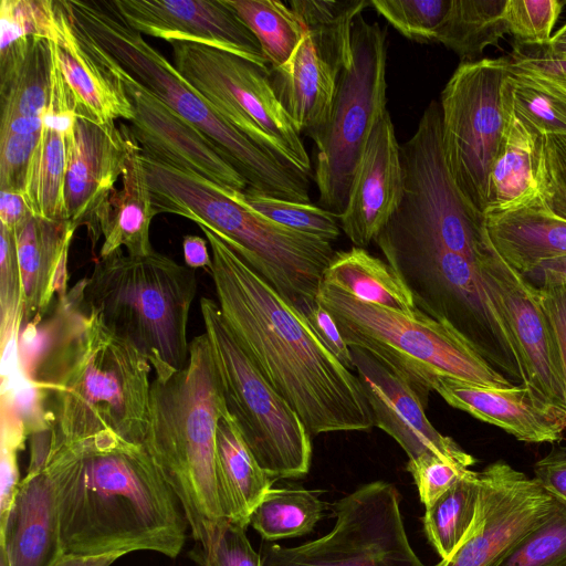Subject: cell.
<instances>
[{
  "label": "cell",
  "instance_id": "1",
  "mask_svg": "<svg viewBox=\"0 0 566 566\" xmlns=\"http://www.w3.org/2000/svg\"><path fill=\"white\" fill-rule=\"evenodd\" d=\"M199 228L211 249L209 273L226 325L307 431L370 430L373 413L358 377L269 282L214 232Z\"/></svg>",
  "mask_w": 566,
  "mask_h": 566
},
{
  "label": "cell",
  "instance_id": "2",
  "mask_svg": "<svg viewBox=\"0 0 566 566\" xmlns=\"http://www.w3.org/2000/svg\"><path fill=\"white\" fill-rule=\"evenodd\" d=\"M63 552L153 551L177 557L188 521L175 492L140 446L111 439L61 443L50 437Z\"/></svg>",
  "mask_w": 566,
  "mask_h": 566
},
{
  "label": "cell",
  "instance_id": "3",
  "mask_svg": "<svg viewBox=\"0 0 566 566\" xmlns=\"http://www.w3.org/2000/svg\"><path fill=\"white\" fill-rule=\"evenodd\" d=\"M36 334L42 350L27 378L53 401L51 439L61 443L112 439L140 446L151 366L85 306L78 282L57 298L54 315Z\"/></svg>",
  "mask_w": 566,
  "mask_h": 566
},
{
  "label": "cell",
  "instance_id": "4",
  "mask_svg": "<svg viewBox=\"0 0 566 566\" xmlns=\"http://www.w3.org/2000/svg\"><path fill=\"white\" fill-rule=\"evenodd\" d=\"M143 161L156 214H177L214 232L296 311L316 302L336 252L332 243L262 216L243 201V192L144 156Z\"/></svg>",
  "mask_w": 566,
  "mask_h": 566
},
{
  "label": "cell",
  "instance_id": "5",
  "mask_svg": "<svg viewBox=\"0 0 566 566\" xmlns=\"http://www.w3.org/2000/svg\"><path fill=\"white\" fill-rule=\"evenodd\" d=\"M185 368L151 380L142 449L175 492L196 543L223 517L216 479V430L227 412L207 335L190 340Z\"/></svg>",
  "mask_w": 566,
  "mask_h": 566
},
{
  "label": "cell",
  "instance_id": "6",
  "mask_svg": "<svg viewBox=\"0 0 566 566\" xmlns=\"http://www.w3.org/2000/svg\"><path fill=\"white\" fill-rule=\"evenodd\" d=\"M77 29L177 115L211 139L247 180L263 193L310 203L308 176L231 125L165 55L118 14L112 1H65Z\"/></svg>",
  "mask_w": 566,
  "mask_h": 566
},
{
  "label": "cell",
  "instance_id": "7",
  "mask_svg": "<svg viewBox=\"0 0 566 566\" xmlns=\"http://www.w3.org/2000/svg\"><path fill=\"white\" fill-rule=\"evenodd\" d=\"M78 283L85 306L148 360L156 378L185 368L189 312L197 294L193 269L156 251L132 256L119 249L98 258Z\"/></svg>",
  "mask_w": 566,
  "mask_h": 566
},
{
  "label": "cell",
  "instance_id": "8",
  "mask_svg": "<svg viewBox=\"0 0 566 566\" xmlns=\"http://www.w3.org/2000/svg\"><path fill=\"white\" fill-rule=\"evenodd\" d=\"M318 303L350 348L373 355L418 395L426 407L442 377L484 386H513L451 325L360 301L322 282Z\"/></svg>",
  "mask_w": 566,
  "mask_h": 566
},
{
  "label": "cell",
  "instance_id": "9",
  "mask_svg": "<svg viewBox=\"0 0 566 566\" xmlns=\"http://www.w3.org/2000/svg\"><path fill=\"white\" fill-rule=\"evenodd\" d=\"M200 311L228 413L253 457L275 480L304 476L312 460L305 424L242 350L218 303L201 297Z\"/></svg>",
  "mask_w": 566,
  "mask_h": 566
},
{
  "label": "cell",
  "instance_id": "10",
  "mask_svg": "<svg viewBox=\"0 0 566 566\" xmlns=\"http://www.w3.org/2000/svg\"><path fill=\"white\" fill-rule=\"evenodd\" d=\"M353 57L339 74L327 124L311 138L322 208L340 214L367 140L387 112V30L360 14L353 24Z\"/></svg>",
  "mask_w": 566,
  "mask_h": 566
},
{
  "label": "cell",
  "instance_id": "11",
  "mask_svg": "<svg viewBox=\"0 0 566 566\" xmlns=\"http://www.w3.org/2000/svg\"><path fill=\"white\" fill-rule=\"evenodd\" d=\"M170 45L180 75L231 125L308 176V154L274 93L270 67L199 43L175 41Z\"/></svg>",
  "mask_w": 566,
  "mask_h": 566
},
{
  "label": "cell",
  "instance_id": "12",
  "mask_svg": "<svg viewBox=\"0 0 566 566\" xmlns=\"http://www.w3.org/2000/svg\"><path fill=\"white\" fill-rule=\"evenodd\" d=\"M400 501L392 483L364 484L334 503L326 535L294 547L266 545L262 566H427L409 543Z\"/></svg>",
  "mask_w": 566,
  "mask_h": 566
},
{
  "label": "cell",
  "instance_id": "13",
  "mask_svg": "<svg viewBox=\"0 0 566 566\" xmlns=\"http://www.w3.org/2000/svg\"><path fill=\"white\" fill-rule=\"evenodd\" d=\"M507 57L460 63L441 92L446 161L459 189L480 211L505 127L503 83Z\"/></svg>",
  "mask_w": 566,
  "mask_h": 566
},
{
  "label": "cell",
  "instance_id": "14",
  "mask_svg": "<svg viewBox=\"0 0 566 566\" xmlns=\"http://www.w3.org/2000/svg\"><path fill=\"white\" fill-rule=\"evenodd\" d=\"M479 479L474 521L455 551L436 566H499L555 507L534 478L504 461L489 464Z\"/></svg>",
  "mask_w": 566,
  "mask_h": 566
},
{
  "label": "cell",
  "instance_id": "15",
  "mask_svg": "<svg viewBox=\"0 0 566 566\" xmlns=\"http://www.w3.org/2000/svg\"><path fill=\"white\" fill-rule=\"evenodd\" d=\"M480 265L485 291L514 343L522 385L541 401L565 413L558 350L539 290L511 268L494 244Z\"/></svg>",
  "mask_w": 566,
  "mask_h": 566
},
{
  "label": "cell",
  "instance_id": "16",
  "mask_svg": "<svg viewBox=\"0 0 566 566\" xmlns=\"http://www.w3.org/2000/svg\"><path fill=\"white\" fill-rule=\"evenodd\" d=\"M84 39L120 78L134 107L128 127L145 158L197 174L229 191L243 192L249 187L211 139L151 94L104 50Z\"/></svg>",
  "mask_w": 566,
  "mask_h": 566
},
{
  "label": "cell",
  "instance_id": "17",
  "mask_svg": "<svg viewBox=\"0 0 566 566\" xmlns=\"http://www.w3.org/2000/svg\"><path fill=\"white\" fill-rule=\"evenodd\" d=\"M52 64L50 41L33 39L21 56L0 66L1 189H23L50 101Z\"/></svg>",
  "mask_w": 566,
  "mask_h": 566
},
{
  "label": "cell",
  "instance_id": "18",
  "mask_svg": "<svg viewBox=\"0 0 566 566\" xmlns=\"http://www.w3.org/2000/svg\"><path fill=\"white\" fill-rule=\"evenodd\" d=\"M139 149L128 125H103L80 115L67 139L64 200L67 221L87 229L92 249L101 239L98 214L116 189L134 151Z\"/></svg>",
  "mask_w": 566,
  "mask_h": 566
},
{
  "label": "cell",
  "instance_id": "19",
  "mask_svg": "<svg viewBox=\"0 0 566 566\" xmlns=\"http://www.w3.org/2000/svg\"><path fill=\"white\" fill-rule=\"evenodd\" d=\"M120 18L140 34L199 43L268 67L255 35L226 0H112Z\"/></svg>",
  "mask_w": 566,
  "mask_h": 566
},
{
  "label": "cell",
  "instance_id": "20",
  "mask_svg": "<svg viewBox=\"0 0 566 566\" xmlns=\"http://www.w3.org/2000/svg\"><path fill=\"white\" fill-rule=\"evenodd\" d=\"M355 371L370 407L374 426L389 434L409 460L430 452L452 459L467 468L475 459L453 439L440 433L424 413L418 395L369 353L350 348Z\"/></svg>",
  "mask_w": 566,
  "mask_h": 566
},
{
  "label": "cell",
  "instance_id": "21",
  "mask_svg": "<svg viewBox=\"0 0 566 566\" xmlns=\"http://www.w3.org/2000/svg\"><path fill=\"white\" fill-rule=\"evenodd\" d=\"M403 189L400 145L387 111L367 140L339 214L340 229L354 247L365 249L376 240L399 208Z\"/></svg>",
  "mask_w": 566,
  "mask_h": 566
},
{
  "label": "cell",
  "instance_id": "22",
  "mask_svg": "<svg viewBox=\"0 0 566 566\" xmlns=\"http://www.w3.org/2000/svg\"><path fill=\"white\" fill-rule=\"evenodd\" d=\"M48 449L31 446L27 475L0 520V548L9 566H52L64 554L55 489L45 467Z\"/></svg>",
  "mask_w": 566,
  "mask_h": 566
},
{
  "label": "cell",
  "instance_id": "23",
  "mask_svg": "<svg viewBox=\"0 0 566 566\" xmlns=\"http://www.w3.org/2000/svg\"><path fill=\"white\" fill-rule=\"evenodd\" d=\"M434 391L451 407L500 427L521 441L556 442L566 429L565 413L541 401L523 385L499 388L442 377Z\"/></svg>",
  "mask_w": 566,
  "mask_h": 566
},
{
  "label": "cell",
  "instance_id": "24",
  "mask_svg": "<svg viewBox=\"0 0 566 566\" xmlns=\"http://www.w3.org/2000/svg\"><path fill=\"white\" fill-rule=\"evenodd\" d=\"M55 4L52 56L78 104L103 125L119 118L130 122L134 107L120 78L92 51L65 0Z\"/></svg>",
  "mask_w": 566,
  "mask_h": 566
},
{
  "label": "cell",
  "instance_id": "25",
  "mask_svg": "<svg viewBox=\"0 0 566 566\" xmlns=\"http://www.w3.org/2000/svg\"><path fill=\"white\" fill-rule=\"evenodd\" d=\"M76 228L32 214L15 229L23 292V324L40 323L57 298L67 294V258Z\"/></svg>",
  "mask_w": 566,
  "mask_h": 566
},
{
  "label": "cell",
  "instance_id": "26",
  "mask_svg": "<svg viewBox=\"0 0 566 566\" xmlns=\"http://www.w3.org/2000/svg\"><path fill=\"white\" fill-rule=\"evenodd\" d=\"M338 75L323 59L310 34L281 66L270 67V81L297 132L312 137L328 122Z\"/></svg>",
  "mask_w": 566,
  "mask_h": 566
},
{
  "label": "cell",
  "instance_id": "27",
  "mask_svg": "<svg viewBox=\"0 0 566 566\" xmlns=\"http://www.w3.org/2000/svg\"><path fill=\"white\" fill-rule=\"evenodd\" d=\"M484 216L496 251L522 275L542 260L566 255V220L552 213L539 196Z\"/></svg>",
  "mask_w": 566,
  "mask_h": 566
},
{
  "label": "cell",
  "instance_id": "28",
  "mask_svg": "<svg viewBox=\"0 0 566 566\" xmlns=\"http://www.w3.org/2000/svg\"><path fill=\"white\" fill-rule=\"evenodd\" d=\"M506 127L488 185L486 212L509 210L539 196V158L543 135L520 119L503 92Z\"/></svg>",
  "mask_w": 566,
  "mask_h": 566
},
{
  "label": "cell",
  "instance_id": "29",
  "mask_svg": "<svg viewBox=\"0 0 566 566\" xmlns=\"http://www.w3.org/2000/svg\"><path fill=\"white\" fill-rule=\"evenodd\" d=\"M155 216L143 156L137 149L122 175V188L113 191L99 211L98 231L104 242L98 258L122 247L132 256L154 253L150 226Z\"/></svg>",
  "mask_w": 566,
  "mask_h": 566
},
{
  "label": "cell",
  "instance_id": "30",
  "mask_svg": "<svg viewBox=\"0 0 566 566\" xmlns=\"http://www.w3.org/2000/svg\"><path fill=\"white\" fill-rule=\"evenodd\" d=\"M214 461L223 517L249 526L252 512L275 479L260 467L228 410L218 420Z\"/></svg>",
  "mask_w": 566,
  "mask_h": 566
},
{
  "label": "cell",
  "instance_id": "31",
  "mask_svg": "<svg viewBox=\"0 0 566 566\" xmlns=\"http://www.w3.org/2000/svg\"><path fill=\"white\" fill-rule=\"evenodd\" d=\"M323 283L371 304L415 314L417 307L407 285L387 262L366 249L353 247L335 252Z\"/></svg>",
  "mask_w": 566,
  "mask_h": 566
},
{
  "label": "cell",
  "instance_id": "32",
  "mask_svg": "<svg viewBox=\"0 0 566 566\" xmlns=\"http://www.w3.org/2000/svg\"><path fill=\"white\" fill-rule=\"evenodd\" d=\"M506 0H451L436 42L452 50L461 63L481 60L484 50L509 33Z\"/></svg>",
  "mask_w": 566,
  "mask_h": 566
},
{
  "label": "cell",
  "instance_id": "33",
  "mask_svg": "<svg viewBox=\"0 0 566 566\" xmlns=\"http://www.w3.org/2000/svg\"><path fill=\"white\" fill-rule=\"evenodd\" d=\"M289 4L318 53L339 76L352 62L353 24L370 1L294 0Z\"/></svg>",
  "mask_w": 566,
  "mask_h": 566
},
{
  "label": "cell",
  "instance_id": "34",
  "mask_svg": "<svg viewBox=\"0 0 566 566\" xmlns=\"http://www.w3.org/2000/svg\"><path fill=\"white\" fill-rule=\"evenodd\" d=\"M66 161L67 138L56 130L42 127L22 189L34 216L67 221L64 200Z\"/></svg>",
  "mask_w": 566,
  "mask_h": 566
},
{
  "label": "cell",
  "instance_id": "35",
  "mask_svg": "<svg viewBox=\"0 0 566 566\" xmlns=\"http://www.w3.org/2000/svg\"><path fill=\"white\" fill-rule=\"evenodd\" d=\"M326 503L303 488H272L252 512L251 525L263 539L273 542L311 533Z\"/></svg>",
  "mask_w": 566,
  "mask_h": 566
},
{
  "label": "cell",
  "instance_id": "36",
  "mask_svg": "<svg viewBox=\"0 0 566 566\" xmlns=\"http://www.w3.org/2000/svg\"><path fill=\"white\" fill-rule=\"evenodd\" d=\"M479 493V472L470 470L426 507L424 534L441 559L448 558L468 534L475 517Z\"/></svg>",
  "mask_w": 566,
  "mask_h": 566
},
{
  "label": "cell",
  "instance_id": "37",
  "mask_svg": "<svg viewBox=\"0 0 566 566\" xmlns=\"http://www.w3.org/2000/svg\"><path fill=\"white\" fill-rule=\"evenodd\" d=\"M258 39L271 69L283 65L301 42L304 28L285 3L276 0H226Z\"/></svg>",
  "mask_w": 566,
  "mask_h": 566
},
{
  "label": "cell",
  "instance_id": "38",
  "mask_svg": "<svg viewBox=\"0 0 566 566\" xmlns=\"http://www.w3.org/2000/svg\"><path fill=\"white\" fill-rule=\"evenodd\" d=\"M243 201L272 221L297 232L333 243L340 234L339 216L315 205L276 198L251 187Z\"/></svg>",
  "mask_w": 566,
  "mask_h": 566
},
{
  "label": "cell",
  "instance_id": "39",
  "mask_svg": "<svg viewBox=\"0 0 566 566\" xmlns=\"http://www.w3.org/2000/svg\"><path fill=\"white\" fill-rule=\"evenodd\" d=\"M55 18V1L1 0L0 61L22 51L32 39L50 41Z\"/></svg>",
  "mask_w": 566,
  "mask_h": 566
},
{
  "label": "cell",
  "instance_id": "40",
  "mask_svg": "<svg viewBox=\"0 0 566 566\" xmlns=\"http://www.w3.org/2000/svg\"><path fill=\"white\" fill-rule=\"evenodd\" d=\"M499 566H566V506L556 502L551 515L520 541Z\"/></svg>",
  "mask_w": 566,
  "mask_h": 566
},
{
  "label": "cell",
  "instance_id": "41",
  "mask_svg": "<svg viewBox=\"0 0 566 566\" xmlns=\"http://www.w3.org/2000/svg\"><path fill=\"white\" fill-rule=\"evenodd\" d=\"M247 525L221 517L206 530L193 559L199 566H262L261 554L254 551Z\"/></svg>",
  "mask_w": 566,
  "mask_h": 566
},
{
  "label": "cell",
  "instance_id": "42",
  "mask_svg": "<svg viewBox=\"0 0 566 566\" xmlns=\"http://www.w3.org/2000/svg\"><path fill=\"white\" fill-rule=\"evenodd\" d=\"M23 323V292L15 230L0 224V332L2 352L15 348Z\"/></svg>",
  "mask_w": 566,
  "mask_h": 566
},
{
  "label": "cell",
  "instance_id": "43",
  "mask_svg": "<svg viewBox=\"0 0 566 566\" xmlns=\"http://www.w3.org/2000/svg\"><path fill=\"white\" fill-rule=\"evenodd\" d=\"M451 0H370V6L409 40L436 42Z\"/></svg>",
  "mask_w": 566,
  "mask_h": 566
},
{
  "label": "cell",
  "instance_id": "44",
  "mask_svg": "<svg viewBox=\"0 0 566 566\" xmlns=\"http://www.w3.org/2000/svg\"><path fill=\"white\" fill-rule=\"evenodd\" d=\"M507 73L539 88L566 106V60L554 57L544 44L513 43Z\"/></svg>",
  "mask_w": 566,
  "mask_h": 566
},
{
  "label": "cell",
  "instance_id": "45",
  "mask_svg": "<svg viewBox=\"0 0 566 566\" xmlns=\"http://www.w3.org/2000/svg\"><path fill=\"white\" fill-rule=\"evenodd\" d=\"M513 113L542 135H566V106L511 74L503 83Z\"/></svg>",
  "mask_w": 566,
  "mask_h": 566
},
{
  "label": "cell",
  "instance_id": "46",
  "mask_svg": "<svg viewBox=\"0 0 566 566\" xmlns=\"http://www.w3.org/2000/svg\"><path fill=\"white\" fill-rule=\"evenodd\" d=\"M564 6L562 0H506L509 34L515 43H547Z\"/></svg>",
  "mask_w": 566,
  "mask_h": 566
},
{
  "label": "cell",
  "instance_id": "47",
  "mask_svg": "<svg viewBox=\"0 0 566 566\" xmlns=\"http://www.w3.org/2000/svg\"><path fill=\"white\" fill-rule=\"evenodd\" d=\"M538 178L539 197L566 220V135H543Z\"/></svg>",
  "mask_w": 566,
  "mask_h": 566
},
{
  "label": "cell",
  "instance_id": "48",
  "mask_svg": "<svg viewBox=\"0 0 566 566\" xmlns=\"http://www.w3.org/2000/svg\"><path fill=\"white\" fill-rule=\"evenodd\" d=\"M407 471L413 478L420 501L429 507L470 469L452 459L427 452L409 460Z\"/></svg>",
  "mask_w": 566,
  "mask_h": 566
},
{
  "label": "cell",
  "instance_id": "49",
  "mask_svg": "<svg viewBox=\"0 0 566 566\" xmlns=\"http://www.w3.org/2000/svg\"><path fill=\"white\" fill-rule=\"evenodd\" d=\"M298 312V311H297ZM305 319L318 340L340 361L347 369L354 371V361L350 347L344 340L334 318L316 302L298 312Z\"/></svg>",
  "mask_w": 566,
  "mask_h": 566
},
{
  "label": "cell",
  "instance_id": "50",
  "mask_svg": "<svg viewBox=\"0 0 566 566\" xmlns=\"http://www.w3.org/2000/svg\"><path fill=\"white\" fill-rule=\"evenodd\" d=\"M538 290L558 350L566 416V283Z\"/></svg>",
  "mask_w": 566,
  "mask_h": 566
},
{
  "label": "cell",
  "instance_id": "51",
  "mask_svg": "<svg viewBox=\"0 0 566 566\" xmlns=\"http://www.w3.org/2000/svg\"><path fill=\"white\" fill-rule=\"evenodd\" d=\"M534 479L558 503L566 506V447L552 449L534 464Z\"/></svg>",
  "mask_w": 566,
  "mask_h": 566
},
{
  "label": "cell",
  "instance_id": "52",
  "mask_svg": "<svg viewBox=\"0 0 566 566\" xmlns=\"http://www.w3.org/2000/svg\"><path fill=\"white\" fill-rule=\"evenodd\" d=\"M32 214L22 191L1 189L0 224L15 230Z\"/></svg>",
  "mask_w": 566,
  "mask_h": 566
},
{
  "label": "cell",
  "instance_id": "53",
  "mask_svg": "<svg viewBox=\"0 0 566 566\" xmlns=\"http://www.w3.org/2000/svg\"><path fill=\"white\" fill-rule=\"evenodd\" d=\"M524 277L537 289L566 283V255L542 260Z\"/></svg>",
  "mask_w": 566,
  "mask_h": 566
},
{
  "label": "cell",
  "instance_id": "54",
  "mask_svg": "<svg viewBox=\"0 0 566 566\" xmlns=\"http://www.w3.org/2000/svg\"><path fill=\"white\" fill-rule=\"evenodd\" d=\"M184 259L191 269L211 268V258L208 253L207 241L199 235H185L182 240Z\"/></svg>",
  "mask_w": 566,
  "mask_h": 566
},
{
  "label": "cell",
  "instance_id": "55",
  "mask_svg": "<svg viewBox=\"0 0 566 566\" xmlns=\"http://www.w3.org/2000/svg\"><path fill=\"white\" fill-rule=\"evenodd\" d=\"M127 552H113L99 555L62 554L52 566H109Z\"/></svg>",
  "mask_w": 566,
  "mask_h": 566
},
{
  "label": "cell",
  "instance_id": "56",
  "mask_svg": "<svg viewBox=\"0 0 566 566\" xmlns=\"http://www.w3.org/2000/svg\"><path fill=\"white\" fill-rule=\"evenodd\" d=\"M545 46L554 57L566 60V24L552 35Z\"/></svg>",
  "mask_w": 566,
  "mask_h": 566
},
{
  "label": "cell",
  "instance_id": "57",
  "mask_svg": "<svg viewBox=\"0 0 566 566\" xmlns=\"http://www.w3.org/2000/svg\"><path fill=\"white\" fill-rule=\"evenodd\" d=\"M0 566H9L4 552L0 548Z\"/></svg>",
  "mask_w": 566,
  "mask_h": 566
}]
</instances>
